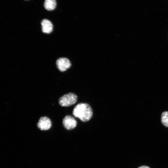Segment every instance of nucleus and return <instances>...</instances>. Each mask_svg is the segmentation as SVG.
I'll use <instances>...</instances> for the list:
<instances>
[{
  "mask_svg": "<svg viewBox=\"0 0 168 168\" xmlns=\"http://www.w3.org/2000/svg\"><path fill=\"white\" fill-rule=\"evenodd\" d=\"M72 114L81 121L86 122L89 121L93 115L92 110L91 106L86 103H80L74 108Z\"/></svg>",
  "mask_w": 168,
  "mask_h": 168,
  "instance_id": "obj_1",
  "label": "nucleus"
},
{
  "mask_svg": "<svg viewBox=\"0 0 168 168\" xmlns=\"http://www.w3.org/2000/svg\"><path fill=\"white\" fill-rule=\"evenodd\" d=\"M77 98V96L75 94L69 93L63 95L60 98L59 103L62 106H70L76 102Z\"/></svg>",
  "mask_w": 168,
  "mask_h": 168,
  "instance_id": "obj_2",
  "label": "nucleus"
},
{
  "mask_svg": "<svg viewBox=\"0 0 168 168\" xmlns=\"http://www.w3.org/2000/svg\"><path fill=\"white\" fill-rule=\"evenodd\" d=\"M58 69L61 72H64L69 68L71 64L70 60L67 58H61L58 59L56 62Z\"/></svg>",
  "mask_w": 168,
  "mask_h": 168,
  "instance_id": "obj_3",
  "label": "nucleus"
},
{
  "mask_svg": "<svg viewBox=\"0 0 168 168\" xmlns=\"http://www.w3.org/2000/svg\"><path fill=\"white\" fill-rule=\"evenodd\" d=\"M51 126V120L49 118L46 116L40 118L37 124L38 128L42 130H49Z\"/></svg>",
  "mask_w": 168,
  "mask_h": 168,
  "instance_id": "obj_4",
  "label": "nucleus"
},
{
  "mask_svg": "<svg viewBox=\"0 0 168 168\" xmlns=\"http://www.w3.org/2000/svg\"><path fill=\"white\" fill-rule=\"evenodd\" d=\"M63 124L68 130H71L75 128L77 125L75 119L70 115H66L63 119Z\"/></svg>",
  "mask_w": 168,
  "mask_h": 168,
  "instance_id": "obj_5",
  "label": "nucleus"
},
{
  "mask_svg": "<svg viewBox=\"0 0 168 168\" xmlns=\"http://www.w3.org/2000/svg\"><path fill=\"white\" fill-rule=\"evenodd\" d=\"M42 30L43 33L49 34L53 30V25L52 22L48 20L44 19L41 21Z\"/></svg>",
  "mask_w": 168,
  "mask_h": 168,
  "instance_id": "obj_6",
  "label": "nucleus"
},
{
  "mask_svg": "<svg viewBox=\"0 0 168 168\" xmlns=\"http://www.w3.org/2000/svg\"><path fill=\"white\" fill-rule=\"evenodd\" d=\"M56 6V0H45L44 3L45 8L48 11H52L55 9Z\"/></svg>",
  "mask_w": 168,
  "mask_h": 168,
  "instance_id": "obj_7",
  "label": "nucleus"
},
{
  "mask_svg": "<svg viewBox=\"0 0 168 168\" xmlns=\"http://www.w3.org/2000/svg\"><path fill=\"white\" fill-rule=\"evenodd\" d=\"M161 119L163 125L168 127V112L165 111L162 113Z\"/></svg>",
  "mask_w": 168,
  "mask_h": 168,
  "instance_id": "obj_8",
  "label": "nucleus"
},
{
  "mask_svg": "<svg viewBox=\"0 0 168 168\" xmlns=\"http://www.w3.org/2000/svg\"><path fill=\"white\" fill-rule=\"evenodd\" d=\"M138 168H150L147 166H140Z\"/></svg>",
  "mask_w": 168,
  "mask_h": 168,
  "instance_id": "obj_9",
  "label": "nucleus"
},
{
  "mask_svg": "<svg viewBox=\"0 0 168 168\" xmlns=\"http://www.w3.org/2000/svg\"></svg>",
  "mask_w": 168,
  "mask_h": 168,
  "instance_id": "obj_10",
  "label": "nucleus"
}]
</instances>
